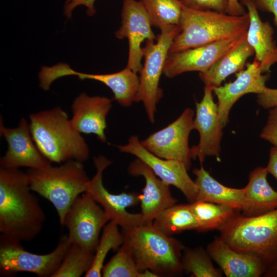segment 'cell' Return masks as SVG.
<instances>
[{"label":"cell","instance_id":"cell-2","mask_svg":"<svg viewBox=\"0 0 277 277\" xmlns=\"http://www.w3.org/2000/svg\"><path fill=\"white\" fill-rule=\"evenodd\" d=\"M29 120L33 140L50 163L61 164L70 160L83 163L88 159L87 144L60 107L31 114Z\"/></svg>","mask_w":277,"mask_h":277},{"label":"cell","instance_id":"cell-24","mask_svg":"<svg viewBox=\"0 0 277 277\" xmlns=\"http://www.w3.org/2000/svg\"><path fill=\"white\" fill-rule=\"evenodd\" d=\"M246 32L207 71L200 73V77L205 86L212 89L219 87L228 76L244 69L248 58L254 53L253 49L247 42Z\"/></svg>","mask_w":277,"mask_h":277},{"label":"cell","instance_id":"cell-19","mask_svg":"<svg viewBox=\"0 0 277 277\" xmlns=\"http://www.w3.org/2000/svg\"><path fill=\"white\" fill-rule=\"evenodd\" d=\"M129 173L134 176H142L145 185L140 195L141 214L147 223H153L165 209L176 204L172 195L170 185L157 178L152 170L143 162L136 158L128 168Z\"/></svg>","mask_w":277,"mask_h":277},{"label":"cell","instance_id":"cell-6","mask_svg":"<svg viewBox=\"0 0 277 277\" xmlns=\"http://www.w3.org/2000/svg\"><path fill=\"white\" fill-rule=\"evenodd\" d=\"M220 231L231 248L256 256L267 267L277 261V209L253 216L238 213Z\"/></svg>","mask_w":277,"mask_h":277},{"label":"cell","instance_id":"cell-3","mask_svg":"<svg viewBox=\"0 0 277 277\" xmlns=\"http://www.w3.org/2000/svg\"><path fill=\"white\" fill-rule=\"evenodd\" d=\"M123 243L140 270H149L156 276H173L183 271L182 251L177 239L161 231L153 224H144L123 230Z\"/></svg>","mask_w":277,"mask_h":277},{"label":"cell","instance_id":"cell-27","mask_svg":"<svg viewBox=\"0 0 277 277\" xmlns=\"http://www.w3.org/2000/svg\"><path fill=\"white\" fill-rule=\"evenodd\" d=\"M154 225L169 236L186 230H198L197 221L188 204H174L163 211L154 220Z\"/></svg>","mask_w":277,"mask_h":277},{"label":"cell","instance_id":"cell-38","mask_svg":"<svg viewBox=\"0 0 277 277\" xmlns=\"http://www.w3.org/2000/svg\"><path fill=\"white\" fill-rule=\"evenodd\" d=\"M266 169L268 173L273 175L277 181V147L273 146L270 149Z\"/></svg>","mask_w":277,"mask_h":277},{"label":"cell","instance_id":"cell-17","mask_svg":"<svg viewBox=\"0 0 277 277\" xmlns=\"http://www.w3.org/2000/svg\"><path fill=\"white\" fill-rule=\"evenodd\" d=\"M243 35L169 53L165 64L163 74L167 77L172 78L186 72L198 71L201 73H205L230 50L239 41Z\"/></svg>","mask_w":277,"mask_h":277},{"label":"cell","instance_id":"cell-33","mask_svg":"<svg viewBox=\"0 0 277 277\" xmlns=\"http://www.w3.org/2000/svg\"><path fill=\"white\" fill-rule=\"evenodd\" d=\"M181 2L184 6L191 9L227 13L228 0H183Z\"/></svg>","mask_w":277,"mask_h":277},{"label":"cell","instance_id":"cell-16","mask_svg":"<svg viewBox=\"0 0 277 277\" xmlns=\"http://www.w3.org/2000/svg\"><path fill=\"white\" fill-rule=\"evenodd\" d=\"M212 92V88L205 86L202 100L195 103L196 114L193 126V129L199 133L200 141L196 146L192 147V150L193 158L197 157L201 164L206 156L218 157L221 150L223 127Z\"/></svg>","mask_w":277,"mask_h":277},{"label":"cell","instance_id":"cell-1","mask_svg":"<svg viewBox=\"0 0 277 277\" xmlns=\"http://www.w3.org/2000/svg\"><path fill=\"white\" fill-rule=\"evenodd\" d=\"M32 192L26 172L0 167V240L29 242L42 230L46 215Z\"/></svg>","mask_w":277,"mask_h":277},{"label":"cell","instance_id":"cell-39","mask_svg":"<svg viewBox=\"0 0 277 277\" xmlns=\"http://www.w3.org/2000/svg\"><path fill=\"white\" fill-rule=\"evenodd\" d=\"M227 14L239 16L246 13L243 5L238 0H228Z\"/></svg>","mask_w":277,"mask_h":277},{"label":"cell","instance_id":"cell-10","mask_svg":"<svg viewBox=\"0 0 277 277\" xmlns=\"http://www.w3.org/2000/svg\"><path fill=\"white\" fill-rule=\"evenodd\" d=\"M108 222L102 207L85 192L72 204L62 226L67 229L71 243L95 252L101 230Z\"/></svg>","mask_w":277,"mask_h":277},{"label":"cell","instance_id":"cell-14","mask_svg":"<svg viewBox=\"0 0 277 277\" xmlns=\"http://www.w3.org/2000/svg\"><path fill=\"white\" fill-rule=\"evenodd\" d=\"M117 147L120 151L135 156L161 180L179 189L190 203L196 201L197 187L189 175L188 169L183 163L155 155L142 145L136 135L131 136L126 145Z\"/></svg>","mask_w":277,"mask_h":277},{"label":"cell","instance_id":"cell-32","mask_svg":"<svg viewBox=\"0 0 277 277\" xmlns=\"http://www.w3.org/2000/svg\"><path fill=\"white\" fill-rule=\"evenodd\" d=\"M207 250L201 247L183 250L182 265L183 271L193 277H221L223 272L215 268Z\"/></svg>","mask_w":277,"mask_h":277},{"label":"cell","instance_id":"cell-20","mask_svg":"<svg viewBox=\"0 0 277 277\" xmlns=\"http://www.w3.org/2000/svg\"><path fill=\"white\" fill-rule=\"evenodd\" d=\"M112 107L111 100L101 96H89L83 92L71 106V124L80 133L93 134L103 143L106 142V117Z\"/></svg>","mask_w":277,"mask_h":277},{"label":"cell","instance_id":"cell-29","mask_svg":"<svg viewBox=\"0 0 277 277\" xmlns=\"http://www.w3.org/2000/svg\"><path fill=\"white\" fill-rule=\"evenodd\" d=\"M152 26L179 25L183 5L180 0H141Z\"/></svg>","mask_w":277,"mask_h":277},{"label":"cell","instance_id":"cell-23","mask_svg":"<svg viewBox=\"0 0 277 277\" xmlns=\"http://www.w3.org/2000/svg\"><path fill=\"white\" fill-rule=\"evenodd\" d=\"M268 173L266 167H262L250 172L248 183L244 188L243 215L256 216L277 209V191L268 183Z\"/></svg>","mask_w":277,"mask_h":277},{"label":"cell","instance_id":"cell-7","mask_svg":"<svg viewBox=\"0 0 277 277\" xmlns=\"http://www.w3.org/2000/svg\"><path fill=\"white\" fill-rule=\"evenodd\" d=\"M155 41H147L143 48L144 62L140 72L139 88L136 102H141L151 123L155 122L156 105L163 92L160 87L162 74L170 49L181 29L179 25L160 29Z\"/></svg>","mask_w":277,"mask_h":277},{"label":"cell","instance_id":"cell-36","mask_svg":"<svg viewBox=\"0 0 277 277\" xmlns=\"http://www.w3.org/2000/svg\"><path fill=\"white\" fill-rule=\"evenodd\" d=\"M257 102L265 109L277 106V89L266 87L263 92L258 94Z\"/></svg>","mask_w":277,"mask_h":277},{"label":"cell","instance_id":"cell-22","mask_svg":"<svg viewBox=\"0 0 277 277\" xmlns=\"http://www.w3.org/2000/svg\"><path fill=\"white\" fill-rule=\"evenodd\" d=\"M249 16V25L246 32L247 40L254 50L255 58L260 63L263 73L270 71L277 63V46L273 40V29L268 22L261 19L253 0H240Z\"/></svg>","mask_w":277,"mask_h":277},{"label":"cell","instance_id":"cell-25","mask_svg":"<svg viewBox=\"0 0 277 277\" xmlns=\"http://www.w3.org/2000/svg\"><path fill=\"white\" fill-rule=\"evenodd\" d=\"M198 192L196 201L222 204L242 211L245 206L244 190L225 186L211 176L202 166L193 170Z\"/></svg>","mask_w":277,"mask_h":277},{"label":"cell","instance_id":"cell-37","mask_svg":"<svg viewBox=\"0 0 277 277\" xmlns=\"http://www.w3.org/2000/svg\"><path fill=\"white\" fill-rule=\"evenodd\" d=\"M258 9L272 13L277 26V0H253Z\"/></svg>","mask_w":277,"mask_h":277},{"label":"cell","instance_id":"cell-15","mask_svg":"<svg viewBox=\"0 0 277 277\" xmlns=\"http://www.w3.org/2000/svg\"><path fill=\"white\" fill-rule=\"evenodd\" d=\"M0 134L8 144L7 151L0 159L1 167L39 168L50 164L35 145L29 123L24 118L20 120L16 127L9 128L4 126L3 118L1 117Z\"/></svg>","mask_w":277,"mask_h":277},{"label":"cell","instance_id":"cell-9","mask_svg":"<svg viewBox=\"0 0 277 277\" xmlns=\"http://www.w3.org/2000/svg\"><path fill=\"white\" fill-rule=\"evenodd\" d=\"M96 172L88 182L86 192L104 210L109 221L114 222L123 230L146 224L141 213L128 212L126 208L140 203V195L135 192H123L114 194L109 192L103 182V173L111 164V161L103 155L94 158Z\"/></svg>","mask_w":277,"mask_h":277},{"label":"cell","instance_id":"cell-28","mask_svg":"<svg viewBox=\"0 0 277 277\" xmlns=\"http://www.w3.org/2000/svg\"><path fill=\"white\" fill-rule=\"evenodd\" d=\"M123 235L118 226L109 221L103 229V231L94 252L92 266L85 274V277L102 276L104 263L108 253L111 250L118 249L123 243Z\"/></svg>","mask_w":277,"mask_h":277},{"label":"cell","instance_id":"cell-26","mask_svg":"<svg viewBox=\"0 0 277 277\" xmlns=\"http://www.w3.org/2000/svg\"><path fill=\"white\" fill-rule=\"evenodd\" d=\"M190 205L197 221L199 232L220 231L239 211L228 206L206 201H196Z\"/></svg>","mask_w":277,"mask_h":277},{"label":"cell","instance_id":"cell-21","mask_svg":"<svg viewBox=\"0 0 277 277\" xmlns=\"http://www.w3.org/2000/svg\"><path fill=\"white\" fill-rule=\"evenodd\" d=\"M206 250L227 277H259L267 268L259 258L233 249L220 238L210 242Z\"/></svg>","mask_w":277,"mask_h":277},{"label":"cell","instance_id":"cell-40","mask_svg":"<svg viewBox=\"0 0 277 277\" xmlns=\"http://www.w3.org/2000/svg\"><path fill=\"white\" fill-rule=\"evenodd\" d=\"M264 276L266 277H277V261L267 268Z\"/></svg>","mask_w":277,"mask_h":277},{"label":"cell","instance_id":"cell-34","mask_svg":"<svg viewBox=\"0 0 277 277\" xmlns=\"http://www.w3.org/2000/svg\"><path fill=\"white\" fill-rule=\"evenodd\" d=\"M260 136L277 147V106L269 109L266 123Z\"/></svg>","mask_w":277,"mask_h":277},{"label":"cell","instance_id":"cell-13","mask_svg":"<svg viewBox=\"0 0 277 277\" xmlns=\"http://www.w3.org/2000/svg\"><path fill=\"white\" fill-rule=\"evenodd\" d=\"M121 25L115 32L118 39L128 41V57L126 67L137 73L141 71L143 58L142 44L155 41L150 18L141 0H123Z\"/></svg>","mask_w":277,"mask_h":277},{"label":"cell","instance_id":"cell-8","mask_svg":"<svg viewBox=\"0 0 277 277\" xmlns=\"http://www.w3.org/2000/svg\"><path fill=\"white\" fill-rule=\"evenodd\" d=\"M71 244L68 235H63L53 251L38 254L26 250L21 243L0 240L1 274L28 272L39 277H52Z\"/></svg>","mask_w":277,"mask_h":277},{"label":"cell","instance_id":"cell-12","mask_svg":"<svg viewBox=\"0 0 277 277\" xmlns=\"http://www.w3.org/2000/svg\"><path fill=\"white\" fill-rule=\"evenodd\" d=\"M194 111L185 109L181 115L169 125L148 136L141 142L150 152L164 159L183 163L189 169L193 158L189 136L193 129Z\"/></svg>","mask_w":277,"mask_h":277},{"label":"cell","instance_id":"cell-31","mask_svg":"<svg viewBox=\"0 0 277 277\" xmlns=\"http://www.w3.org/2000/svg\"><path fill=\"white\" fill-rule=\"evenodd\" d=\"M102 274L104 277H157L149 270H140L131 253L123 245L104 266Z\"/></svg>","mask_w":277,"mask_h":277},{"label":"cell","instance_id":"cell-41","mask_svg":"<svg viewBox=\"0 0 277 277\" xmlns=\"http://www.w3.org/2000/svg\"><path fill=\"white\" fill-rule=\"evenodd\" d=\"M180 1H182L183 0H180Z\"/></svg>","mask_w":277,"mask_h":277},{"label":"cell","instance_id":"cell-35","mask_svg":"<svg viewBox=\"0 0 277 277\" xmlns=\"http://www.w3.org/2000/svg\"><path fill=\"white\" fill-rule=\"evenodd\" d=\"M96 0H66L64 5V13L68 19L72 17L74 10L79 6L86 8V13L92 16L96 13L95 3Z\"/></svg>","mask_w":277,"mask_h":277},{"label":"cell","instance_id":"cell-30","mask_svg":"<svg viewBox=\"0 0 277 277\" xmlns=\"http://www.w3.org/2000/svg\"><path fill=\"white\" fill-rule=\"evenodd\" d=\"M94 252L71 243L62 263L52 277H80L91 268Z\"/></svg>","mask_w":277,"mask_h":277},{"label":"cell","instance_id":"cell-18","mask_svg":"<svg viewBox=\"0 0 277 277\" xmlns=\"http://www.w3.org/2000/svg\"><path fill=\"white\" fill-rule=\"evenodd\" d=\"M246 68L236 73V79L212 91L217 98V108L221 123L225 127L229 122L230 110L242 96L248 93L260 94L266 88L269 75L263 74L260 63L254 58L246 65Z\"/></svg>","mask_w":277,"mask_h":277},{"label":"cell","instance_id":"cell-11","mask_svg":"<svg viewBox=\"0 0 277 277\" xmlns=\"http://www.w3.org/2000/svg\"><path fill=\"white\" fill-rule=\"evenodd\" d=\"M137 73L127 67L122 70L109 74H91L76 71L65 63L51 67H42L38 74L41 85L49 89L56 79L75 75L81 80H92L100 82L109 87L114 94V100L123 107L131 106L136 102L139 88Z\"/></svg>","mask_w":277,"mask_h":277},{"label":"cell","instance_id":"cell-5","mask_svg":"<svg viewBox=\"0 0 277 277\" xmlns=\"http://www.w3.org/2000/svg\"><path fill=\"white\" fill-rule=\"evenodd\" d=\"M83 163L70 160L58 166L49 164L26 171L31 190L53 205L61 226L72 204L86 192L90 180Z\"/></svg>","mask_w":277,"mask_h":277},{"label":"cell","instance_id":"cell-4","mask_svg":"<svg viewBox=\"0 0 277 277\" xmlns=\"http://www.w3.org/2000/svg\"><path fill=\"white\" fill-rule=\"evenodd\" d=\"M249 25V16H235L212 10H199L183 5L179 26L169 53L242 36Z\"/></svg>","mask_w":277,"mask_h":277}]
</instances>
